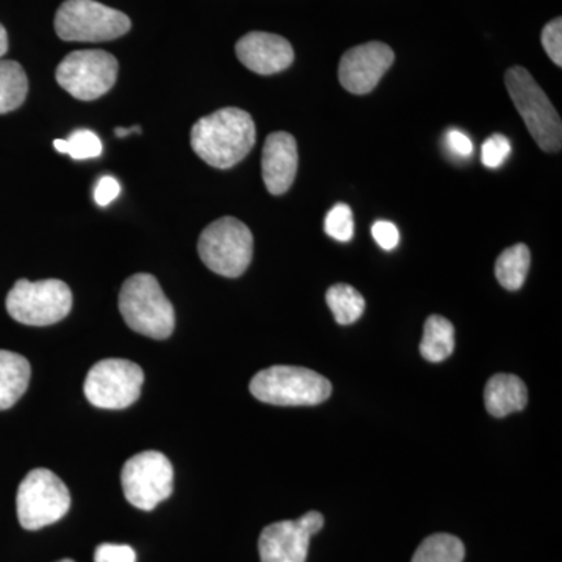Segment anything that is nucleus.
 Segmentation results:
<instances>
[{
  "label": "nucleus",
  "mask_w": 562,
  "mask_h": 562,
  "mask_svg": "<svg viewBox=\"0 0 562 562\" xmlns=\"http://www.w3.org/2000/svg\"><path fill=\"white\" fill-rule=\"evenodd\" d=\"M543 49L558 68L562 66V20L550 21L541 33Z\"/></svg>",
  "instance_id": "a878e982"
},
{
  "label": "nucleus",
  "mask_w": 562,
  "mask_h": 562,
  "mask_svg": "<svg viewBox=\"0 0 562 562\" xmlns=\"http://www.w3.org/2000/svg\"><path fill=\"white\" fill-rule=\"evenodd\" d=\"M512 151V144L503 135H492L484 140L482 147V161L486 168H501Z\"/></svg>",
  "instance_id": "393cba45"
},
{
  "label": "nucleus",
  "mask_w": 562,
  "mask_h": 562,
  "mask_svg": "<svg viewBox=\"0 0 562 562\" xmlns=\"http://www.w3.org/2000/svg\"><path fill=\"white\" fill-rule=\"evenodd\" d=\"M144 372L136 362L111 358L92 366L85 382V395L102 409H124L138 401Z\"/></svg>",
  "instance_id": "9b49d317"
},
{
  "label": "nucleus",
  "mask_w": 562,
  "mask_h": 562,
  "mask_svg": "<svg viewBox=\"0 0 562 562\" xmlns=\"http://www.w3.org/2000/svg\"><path fill=\"white\" fill-rule=\"evenodd\" d=\"M94 562H136V553L128 546L102 543L95 549Z\"/></svg>",
  "instance_id": "bb28decb"
},
{
  "label": "nucleus",
  "mask_w": 562,
  "mask_h": 562,
  "mask_svg": "<svg viewBox=\"0 0 562 562\" xmlns=\"http://www.w3.org/2000/svg\"><path fill=\"white\" fill-rule=\"evenodd\" d=\"M18 519L25 530H41L61 520L70 508L66 484L47 469L29 472L16 497Z\"/></svg>",
  "instance_id": "6e6552de"
},
{
  "label": "nucleus",
  "mask_w": 562,
  "mask_h": 562,
  "mask_svg": "<svg viewBox=\"0 0 562 562\" xmlns=\"http://www.w3.org/2000/svg\"><path fill=\"white\" fill-rule=\"evenodd\" d=\"M199 255L210 271L236 279L247 271L254 257V235L235 217L214 221L199 238Z\"/></svg>",
  "instance_id": "39448f33"
},
{
  "label": "nucleus",
  "mask_w": 562,
  "mask_h": 562,
  "mask_svg": "<svg viewBox=\"0 0 562 562\" xmlns=\"http://www.w3.org/2000/svg\"><path fill=\"white\" fill-rule=\"evenodd\" d=\"M505 85L536 144L543 151H560L561 117L538 81L522 66H514L506 70Z\"/></svg>",
  "instance_id": "7ed1b4c3"
},
{
  "label": "nucleus",
  "mask_w": 562,
  "mask_h": 562,
  "mask_svg": "<svg viewBox=\"0 0 562 562\" xmlns=\"http://www.w3.org/2000/svg\"><path fill=\"white\" fill-rule=\"evenodd\" d=\"M454 350V327L446 317L432 314L425 322L420 355L430 362L447 360Z\"/></svg>",
  "instance_id": "a211bd4d"
},
{
  "label": "nucleus",
  "mask_w": 562,
  "mask_h": 562,
  "mask_svg": "<svg viewBox=\"0 0 562 562\" xmlns=\"http://www.w3.org/2000/svg\"><path fill=\"white\" fill-rule=\"evenodd\" d=\"M54 147L72 160H90L101 157L103 146L99 136L91 131L74 132L68 139H55Z\"/></svg>",
  "instance_id": "5701e85b"
},
{
  "label": "nucleus",
  "mask_w": 562,
  "mask_h": 562,
  "mask_svg": "<svg viewBox=\"0 0 562 562\" xmlns=\"http://www.w3.org/2000/svg\"><path fill=\"white\" fill-rule=\"evenodd\" d=\"M331 383L321 373L294 366H272L251 379L257 401L277 406H314L331 395Z\"/></svg>",
  "instance_id": "20e7f679"
},
{
  "label": "nucleus",
  "mask_w": 562,
  "mask_h": 562,
  "mask_svg": "<svg viewBox=\"0 0 562 562\" xmlns=\"http://www.w3.org/2000/svg\"><path fill=\"white\" fill-rule=\"evenodd\" d=\"M116 58L105 50H77L58 65V85L79 101H95L117 80Z\"/></svg>",
  "instance_id": "1a4fd4ad"
},
{
  "label": "nucleus",
  "mask_w": 562,
  "mask_h": 562,
  "mask_svg": "<svg viewBox=\"0 0 562 562\" xmlns=\"http://www.w3.org/2000/svg\"><path fill=\"white\" fill-rule=\"evenodd\" d=\"M132 132H140L139 127H133V128H116V135L117 136H128Z\"/></svg>",
  "instance_id": "2f4dec72"
},
{
  "label": "nucleus",
  "mask_w": 562,
  "mask_h": 562,
  "mask_svg": "<svg viewBox=\"0 0 562 562\" xmlns=\"http://www.w3.org/2000/svg\"><path fill=\"white\" fill-rule=\"evenodd\" d=\"M122 490L135 508L151 512L158 503L171 497L173 468L160 452L149 450L135 454L122 469Z\"/></svg>",
  "instance_id": "9d476101"
},
{
  "label": "nucleus",
  "mask_w": 562,
  "mask_h": 562,
  "mask_svg": "<svg viewBox=\"0 0 562 562\" xmlns=\"http://www.w3.org/2000/svg\"><path fill=\"white\" fill-rule=\"evenodd\" d=\"M31 362L14 351L0 350V412L9 409L27 391Z\"/></svg>",
  "instance_id": "f3484780"
},
{
  "label": "nucleus",
  "mask_w": 562,
  "mask_h": 562,
  "mask_svg": "<svg viewBox=\"0 0 562 562\" xmlns=\"http://www.w3.org/2000/svg\"><path fill=\"white\" fill-rule=\"evenodd\" d=\"M29 79L18 61H0V114L20 109L27 98Z\"/></svg>",
  "instance_id": "aec40b11"
},
{
  "label": "nucleus",
  "mask_w": 562,
  "mask_h": 562,
  "mask_svg": "<svg viewBox=\"0 0 562 562\" xmlns=\"http://www.w3.org/2000/svg\"><path fill=\"white\" fill-rule=\"evenodd\" d=\"M236 55L247 69L272 76L286 70L294 61V49L283 36L250 32L236 43Z\"/></svg>",
  "instance_id": "4468645a"
},
{
  "label": "nucleus",
  "mask_w": 562,
  "mask_h": 562,
  "mask_svg": "<svg viewBox=\"0 0 562 562\" xmlns=\"http://www.w3.org/2000/svg\"><path fill=\"white\" fill-rule=\"evenodd\" d=\"M120 181L110 176L102 177L95 184L94 201L99 206L110 205L120 195Z\"/></svg>",
  "instance_id": "c85d7f7f"
},
{
  "label": "nucleus",
  "mask_w": 562,
  "mask_h": 562,
  "mask_svg": "<svg viewBox=\"0 0 562 562\" xmlns=\"http://www.w3.org/2000/svg\"><path fill=\"white\" fill-rule=\"evenodd\" d=\"M299 154L294 136L286 132L271 133L262 149V180L272 195L284 194L295 180Z\"/></svg>",
  "instance_id": "2eb2a0df"
},
{
  "label": "nucleus",
  "mask_w": 562,
  "mask_h": 562,
  "mask_svg": "<svg viewBox=\"0 0 562 562\" xmlns=\"http://www.w3.org/2000/svg\"><path fill=\"white\" fill-rule=\"evenodd\" d=\"M60 562H74L72 560H63Z\"/></svg>",
  "instance_id": "473e14b6"
},
{
  "label": "nucleus",
  "mask_w": 562,
  "mask_h": 562,
  "mask_svg": "<svg viewBox=\"0 0 562 562\" xmlns=\"http://www.w3.org/2000/svg\"><path fill=\"white\" fill-rule=\"evenodd\" d=\"M372 236L384 250H394L401 241L398 228L392 222L379 221L372 225Z\"/></svg>",
  "instance_id": "cd10ccee"
},
{
  "label": "nucleus",
  "mask_w": 562,
  "mask_h": 562,
  "mask_svg": "<svg viewBox=\"0 0 562 562\" xmlns=\"http://www.w3.org/2000/svg\"><path fill=\"white\" fill-rule=\"evenodd\" d=\"M394 60V50L379 41L351 47L339 63V81L344 90L351 94H369L375 90Z\"/></svg>",
  "instance_id": "ddd939ff"
},
{
  "label": "nucleus",
  "mask_w": 562,
  "mask_h": 562,
  "mask_svg": "<svg viewBox=\"0 0 562 562\" xmlns=\"http://www.w3.org/2000/svg\"><path fill=\"white\" fill-rule=\"evenodd\" d=\"M324 528V516L306 513L297 520H283L262 530L258 550L261 562H306L310 539Z\"/></svg>",
  "instance_id": "f8f14e48"
},
{
  "label": "nucleus",
  "mask_w": 562,
  "mask_h": 562,
  "mask_svg": "<svg viewBox=\"0 0 562 562\" xmlns=\"http://www.w3.org/2000/svg\"><path fill=\"white\" fill-rule=\"evenodd\" d=\"M327 305L339 325H350L364 313V297L350 284H333L327 291Z\"/></svg>",
  "instance_id": "4be33fe9"
},
{
  "label": "nucleus",
  "mask_w": 562,
  "mask_h": 562,
  "mask_svg": "<svg viewBox=\"0 0 562 562\" xmlns=\"http://www.w3.org/2000/svg\"><path fill=\"white\" fill-rule=\"evenodd\" d=\"M465 557V547L457 536L438 532L428 536L417 547L412 562H462Z\"/></svg>",
  "instance_id": "412c9836"
},
{
  "label": "nucleus",
  "mask_w": 562,
  "mask_h": 562,
  "mask_svg": "<svg viewBox=\"0 0 562 562\" xmlns=\"http://www.w3.org/2000/svg\"><path fill=\"white\" fill-rule=\"evenodd\" d=\"M9 50V35H7L5 27L0 24V58Z\"/></svg>",
  "instance_id": "7c9ffc66"
},
{
  "label": "nucleus",
  "mask_w": 562,
  "mask_h": 562,
  "mask_svg": "<svg viewBox=\"0 0 562 562\" xmlns=\"http://www.w3.org/2000/svg\"><path fill=\"white\" fill-rule=\"evenodd\" d=\"M131 29L127 14L95 0H66L55 14V31L63 41L102 43L121 38Z\"/></svg>",
  "instance_id": "423d86ee"
},
{
  "label": "nucleus",
  "mask_w": 562,
  "mask_h": 562,
  "mask_svg": "<svg viewBox=\"0 0 562 562\" xmlns=\"http://www.w3.org/2000/svg\"><path fill=\"white\" fill-rule=\"evenodd\" d=\"M447 149L452 151L453 155L460 158L471 157L473 151V144L468 135L460 131H450L446 135Z\"/></svg>",
  "instance_id": "c756f323"
},
{
  "label": "nucleus",
  "mask_w": 562,
  "mask_h": 562,
  "mask_svg": "<svg viewBox=\"0 0 562 562\" xmlns=\"http://www.w3.org/2000/svg\"><path fill=\"white\" fill-rule=\"evenodd\" d=\"M325 232L336 241L349 243L353 238V213L347 203H336L325 217Z\"/></svg>",
  "instance_id": "b1692460"
},
{
  "label": "nucleus",
  "mask_w": 562,
  "mask_h": 562,
  "mask_svg": "<svg viewBox=\"0 0 562 562\" xmlns=\"http://www.w3.org/2000/svg\"><path fill=\"white\" fill-rule=\"evenodd\" d=\"M257 140L255 122L247 111L222 109L195 122L191 146L206 165L231 169L243 161Z\"/></svg>",
  "instance_id": "f257e3e1"
},
{
  "label": "nucleus",
  "mask_w": 562,
  "mask_h": 562,
  "mask_svg": "<svg viewBox=\"0 0 562 562\" xmlns=\"http://www.w3.org/2000/svg\"><path fill=\"white\" fill-rule=\"evenodd\" d=\"M72 292L61 280L16 281L7 295V312L20 324L47 327L68 316Z\"/></svg>",
  "instance_id": "0eeeda50"
},
{
  "label": "nucleus",
  "mask_w": 562,
  "mask_h": 562,
  "mask_svg": "<svg viewBox=\"0 0 562 562\" xmlns=\"http://www.w3.org/2000/svg\"><path fill=\"white\" fill-rule=\"evenodd\" d=\"M528 403L527 386L519 376L512 373H497L491 376L484 387V405L491 416L506 417L522 412Z\"/></svg>",
  "instance_id": "dca6fc26"
},
{
  "label": "nucleus",
  "mask_w": 562,
  "mask_h": 562,
  "mask_svg": "<svg viewBox=\"0 0 562 562\" xmlns=\"http://www.w3.org/2000/svg\"><path fill=\"white\" fill-rule=\"evenodd\" d=\"M120 312L133 331L151 339H166L176 328V312L150 273H135L122 284Z\"/></svg>",
  "instance_id": "f03ea898"
},
{
  "label": "nucleus",
  "mask_w": 562,
  "mask_h": 562,
  "mask_svg": "<svg viewBox=\"0 0 562 562\" xmlns=\"http://www.w3.org/2000/svg\"><path fill=\"white\" fill-rule=\"evenodd\" d=\"M531 266V254L525 244H516L502 251L495 262V277L505 290L517 291L524 286Z\"/></svg>",
  "instance_id": "6ab92c4d"
}]
</instances>
